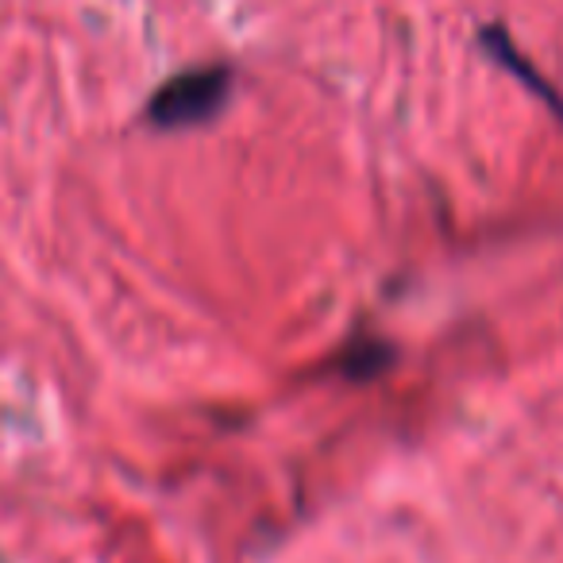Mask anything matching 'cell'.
Returning a JSON list of instances; mask_svg holds the SVG:
<instances>
[{
  "label": "cell",
  "mask_w": 563,
  "mask_h": 563,
  "mask_svg": "<svg viewBox=\"0 0 563 563\" xmlns=\"http://www.w3.org/2000/svg\"><path fill=\"white\" fill-rule=\"evenodd\" d=\"M240 74L232 63H197L186 70L170 74L151 89L143 101V124L151 132H194V128H209L224 117L232 104Z\"/></svg>",
  "instance_id": "6da1fadb"
},
{
  "label": "cell",
  "mask_w": 563,
  "mask_h": 563,
  "mask_svg": "<svg viewBox=\"0 0 563 563\" xmlns=\"http://www.w3.org/2000/svg\"><path fill=\"white\" fill-rule=\"evenodd\" d=\"M398 363V347L383 336H355L332 355L329 367L336 371L344 383H371V378L386 375Z\"/></svg>",
  "instance_id": "7a4b0ae2"
},
{
  "label": "cell",
  "mask_w": 563,
  "mask_h": 563,
  "mask_svg": "<svg viewBox=\"0 0 563 563\" xmlns=\"http://www.w3.org/2000/svg\"><path fill=\"white\" fill-rule=\"evenodd\" d=\"M478 43H483V51L494 58V63H501V66H506V70L514 74V78H521L525 86L532 89V93H540V101H548V104H552V109L563 117V101H560V93H555V89L548 86V81L540 78L537 70H532V63L521 55V51L514 47V40H509V32H506V27H498V24H486L483 32H478Z\"/></svg>",
  "instance_id": "3957f363"
}]
</instances>
